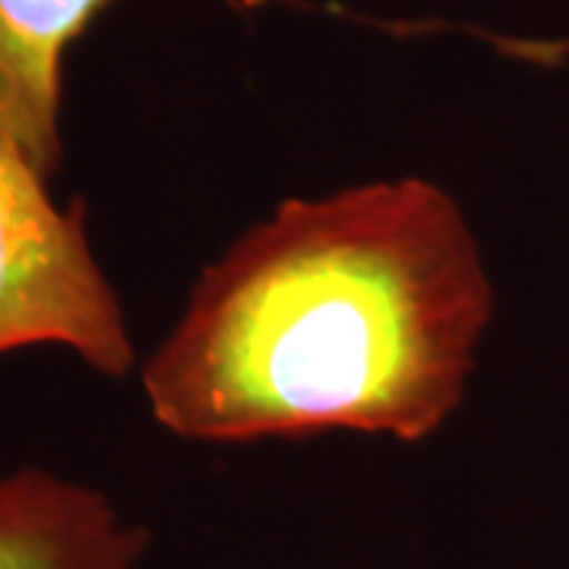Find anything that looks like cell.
<instances>
[{"mask_svg": "<svg viewBox=\"0 0 569 569\" xmlns=\"http://www.w3.org/2000/svg\"><path fill=\"white\" fill-rule=\"evenodd\" d=\"M490 320L485 253L447 187L399 174L288 197L206 266L142 396L190 443H418L462 406Z\"/></svg>", "mask_w": 569, "mask_h": 569, "instance_id": "obj_1", "label": "cell"}, {"mask_svg": "<svg viewBox=\"0 0 569 569\" xmlns=\"http://www.w3.org/2000/svg\"><path fill=\"white\" fill-rule=\"evenodd\" d=\"M36 164L0 137V355L61 346L108 380L137 365L121 295L86 231V206H58Z\"/></svg>", "mask_w": 569, "mask_h": 569, "instance_id": "obj_2", "label": "cell"}, {"mask_svg": "<svg viewBox=\"0 0 569 569\" xmlns=\"http://www.w3.org/2000/svg\"><path fill=\"white\" fill-rule=\"evenodd\" d=\"M146 545L102 490L44 468L0 475V569H140Z\"/></svg>", "mask_w": 569, "mask_h": 569, "instance_id": "obj_3", "label": "cell"}, {"mask_svg": "<svg viewBox=\"0 0 569 569\" xmlns=\"http://www.w3.org/2000/svg\"><path fill=\"white\" fill-rule=\"evenodd\" d=\"M114 0H0V137L44 178L63 159V58Z\"/></svg>", "mask_w": 569, "mask_h": 569, "instance_id": "obj_4", "label": "cell"}, {"mask_svg": "<svg viewBox=\"0 0 569 569\" xmlns=\"http://www.w3.org/2000/svg\"><path fill=\"white\" fill-rule=\"evenodd\" d=\"M500 48L531 63H560L569 58V39H497Z\"/></svg>", "mask_w": 569, "mask_h": 569, "instance_id": "obj_5", "label": "cell"}]
</instances>
